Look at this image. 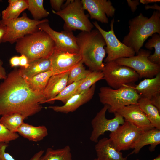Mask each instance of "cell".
<instances>
[{
  "mask_svg": "<svg viewBox=\"0 0 160 160\" xmlns=\"http://www.w3.org/2000/svg\"><path fill=\"white\" fill-rule=\"evenodd\" d=\"M114 23L113 18L111 21V29L108 31H106L102 28L97 21L92 23L94 26L102 35L106 43V47L104 48L107 56L104 60L105 63L120 58L131 57L135 55L136 54L133 50L120 41L117 38L114 30Z\"/></svg>",
  "mask_w": 160,
  "mask_h": 160,
  "instance_id": "8",
  "label": "cell"
},
{
  "mask_svg": "<svg viewBox=\"0 0 160 160\" xmlns=\"http://www.w3.org/2000/svg\"><path fill=\"white\" fill-rule=\"evenodd\" d=\"M138 104L155 128L160 130V111L149 99L140 97Z\"/></svg>",
  "mask_w": 160,
  "mask_h": 160,
  "instance_id": "24",
  "label": "cell"
},
{
  "mask_svg": "<svg viewBox=\"0 0 160 160\" xmlns=\"http://www.w3.org/2000/svg\"><path fill=\"white\" fill-rule=\"evenodd\" d=\"M19 136L17 133L12 132L0 124V143H8L18 138Z\"/></svg>",
  "mask_w": 160,
  "mask_h": 160,
  "instance_id": "35",
  "label": "cell"
},
{
  "mask_svg": "<svg viewBox=\"0 0 160 160\" xmlns=\"http://www.w3.org/2000/svg\"><path fill=\"white\" fill-rule=\"evenodd\" d=\"M48 22L42 23L38 27L39 30L44 31L50 36L55 43V49L70 53H79L76 38L73 31L66 30L56 31L51 27Z\"/></svg>",
  "mask_w": 160,
  "mask_h": 160,
  "instance_id": "13",
  "label": "cell"
},
{
  "mask_svg": "<svg viewBox=\"0 0 160 160\" xmlns=\"http://www.w3.org/2000/svg\"><path fill=\"white\" fill-rule=\"evenodd\" d=\"M19 66L21 67L27 68L29 65V62L27 57L24 55H21L19 56Z\"/></svg>",
  "mask_w": 160,
  "mask_h": 160,
  "instance_id": "38",
  "label": "cell"
},
{
  "mask_svg": "<svg viewBox=\"0 0 160 160\" xmlns=\"http://www.w3.org/2000/svg\"><path fill=\"white\" fill-rule=\"evenodd\" d=\"M8 2V7L1 13L3 20H9L16 19L28 8L27 0H9Z\"/></svg>",
  "mask_w": 160,
  "mask_h": 160,
  "instance_id": "25",
  "label": "cell"
},
{
  "mask_svg": "<svg viewBox=\"0 0 160 160\" xmlns=\"http://www.w3.org/2000/svg\"><path fill=\"white\" fill-rule=\"evenodd\" d=\"M91 71L86 69L81 60L69 71L67 85L84 79Z\"/></svg>",
  "mask_w": 160,
  "mask_h": 160,
  "instance_id": "31",
  "label": "cell"
},
{
  "mask_svg": "<svg viewBox=\"0 0 160 160\" xmlns=\"http://www.w3.org/2000/svg\"><path fill=\"white\" fill-rule=\"evenodd\" d=\"M49 59L51 61L50 70L53 75L68 71L74 65L81 60L79 53H70L55 49Z\"/></svg>",
  "mask_w": 160,
  "mask_h": 160,
  "instance_id": "15",
  "label": "cell"
},
{
  "mask_svg": "<svg viewBox=\"0 0 160 160\" xmlns=\"http://www.w3.org/2000/svg\"><path fill=\"white\" fill-rule=\"evenodd\" d=\"M114 132H111L109 138L116 150L119 151L132 149L140 135L143 132L131 123L124 120Z\"/></svg>",
  "mask_w": 160,
  "mask_h": 160,
  "instance_id": "12",
  "label": "cell"
},
{
  "mask_svg": "<svg viewBox=\"0 0 160 160\" xmlns=\"http://www.w3.org/2000/svg\"><path fill=\"white\" fill-rule=\"evenodd\" d=\"M95 88L96 85L95 84L85 92L73 96L63 105L50 106L48 108L57 112L68 113L73 112L92 98Z\"/></svg>",
  "mask_w": 160,
  "mask_h": 160,
  "instance_id": "17",
  "label": "cell"
},
{
  "mask_svg": "<svg viewBox=\"0 0 160 160\" xmlns=\"http://www.w3.org/2000/svg\"><path fill=\"white\" fill-rule=\"evenodd\" d=\"M140 2L143 4L148 5L149 3L160 2V0H140Z\"/></svg>",
  "mask_w": 160,
  "mask_h": 160,
  "instance_id": "44",
  "label": "cell"
},
{
  "mask_svg": "<svg viewBox=\"0 0 160 160\" xmlns=\"http://www.w3.org/2000/svg\"><path fill=\"white\" fill-rule=\"evenodd\" d=\"M95 149L99 160H127L129 156L123 157L122 153L116 150L109 138L104 137L98 140Z\"/></svg>",
  "mask_w": 160,
  "mask_h": 160,
  "instance_id": "18",
  "label": "cell"
},
{
  "mask_svg": "<svg viewBox=\"0 0 160 160\" xmlns=\"http://www.w3.org/2000/svg\"><path fill=\"white\" fill-rule=\"evenodd\" d=\"M6 31V27L4 25L0 24V44L2 42L3 38Z\"/></svg>",
  "mask_w": 160,
  "mask_h": 160,
  "instance_id": "42",
  "label": "cell"
},
{
  "mask_svg": "<svg viewBox=\"0 0 160 160\" xmlns=\"http://www.w3.org/2000/svg\"><path fill=\"white\" fill-rule=\"evenodd\" d=\"M92 160H99L97 158H95Z\"/></svg>",
  "mask_w": 160,
  "mask_h": 160,
  "instance_id": "46",
  "label": "cell"
},
{
  "mask_svg": "<svg viewBox=\"0 0 160 160\" xmlns=\"http://www.w3.org/2000/svg\"><path fill=\"white\" fill-rule=\"evenodd\" d=\"M160 144V130L156 128L143 131L139 135L132 149L133 150L129 155L137 154L144 146L148 145L150 151H154L156 147Z\"/></svg>",
  "mask_w": 160,
  "mask_h": 160,
  "instance_id": "20",
  "label": "cell"
},
{
  "mask_svg": "<svg viewBox=\"0 0 160 160\" xmlns=\"http://www.w3.org/2000/svg\"><path fill=\"white\" fill-rule=\"evenodd\" d=\"M145 10L152 9L159 11H160V6L156 3L152 5H145Z\"/></svg>",
  "mask_w": 160,
  "mask_h": 160,
  "instance_id": "43",
  "label": "cell"
},
{
  "mask_svg": "<svg viewBox=\"0 0 160 160\" xmlns=\"http://www.w3.org/2000/svg\"><path fill=\"white\" fill-rule=\"evenodd\" d=\"M129 31L123 38L122 43L133 50L136 54L144 42L156 33L160 35V12L154 11L150 17L140 13L128 22Z\"/></svg>",
  "mask_w": 160,
  "mask_h": 160,
  "instance_id": "3",
  "label": "cell"
},
{
  "mask_svg": "<svg viewBox=\"0 0 160 160\" xmlns=\"http://www.w3.org/2000/svg\"><path fill=\"white\" fill-rule=\"evenodd\" d=\"M83 79L67 85L60 93L51 100V103H53L55 100H59L65 104L68 100L75 95V91Z\"/></svg>",
  "mask_w": 160,
  "mask_h": 160,
  "instance_id": "33",
  "label": "cell"
},
{
  "mask_svg": "<svg viewBox=\"0 0 160 160\" xmlns=\"http://www.w3.org/2000/svg\"><path fill=\"white\" fill-rule=\"evenodd\" d=\"M150 100L152 104L160 111V94L154 96Z\"/></svg>",
  "mask_w": 160,
  "mask_h": 160,
  "instance_id": "39",
  "label": "cell"
},
{
  "mask_svg": "<svg viewBox=\"0 0 160 160\" xmlns=\"http://www.w3.org/2000/svg\"><path fill=\"white\" fill-rule=\"evenodd\" d=\"M64 0H50V2L52 8L56 12L60 11L62 9Z\"/></svg>",
  "mask_w": 160,
  "mask_h": 160,
  "instance_id": "36",
  "label": "cell"
},
{
  "mask_svg": "<svg viewBox=\"0 0 160 160\" xmlns=\"http://www.w3.org/2000/svg\"><path fill=\"white\" fill-rule=\"evenodd\" d=\"M151 53L149 50L141 49L136 56L120 58L115 61L119 65L133 69L138 75L139 78H151L160 73V65L149 60Z\"/></svg>",
  "mask_w": 160,
  "mask_h": 160,
  "instance_id": "10",
  "label": "cell"
},
{
  "mask_svg": "<svg viewBox=\"0 0 160 160\" xmlns=\"http://www.w3.org/2000/svg\"><path fill=\"white\" fill-rule=\"evenodd\" d=\"M2 1V0H0V2H1V1ZM1 14L0 13V17L1 16Z\"/></svg>",
  "mask_w": 160,
  "mask_h": 160,
  "instance_id": "47",
  "label": "cell"
},
{
  "mask_svg": "<svg viewBox=\"0 0 160 160\" xmlns=\"http://www.w3.org/2000/svg\"><path fill=\"white\" fill-rule=\"evenodd\" d=\"M81 60L92 71H102L106 55L105 40L97 29L81 31L76 36Z\"/></svg>",
  "mask_w": 160,
  "mask_h": 160,
  "instance_id": "2",
  "label": "cell"
},
{
  "mask_svg": "<svg viewBox=\"0 0 160 160\" xmlns=\"http://www.w3.org/2000/svg\"><path fill=\"white\" fill-rule=\"evenodd\" d=\"M127 1L128 6L130 7L132 12L135 11L137 9V6L140 4L139 0H127Z\"/></svg>",
  "mask_w": 160,
  "mask_h": 160,
  "instance_id": "37",
  "label": "cell"
},
{
  "mask_svg": "<svg viewBox=\"0 0 160 160\" xmlns=\"http://www.w3.org/2000/svg\"><path fill=\"white\" fill-rule=\"evenodd\" d=\"M52 75V71L49 70L39 73L29 79L25 80L32 90L43 94L49 80Z\"/></svg>",
  "mask_w": 160,
  "mask_h": 160,
  "instance_id": "26",
  "label": "cell"
},
{
  "mask_svg": "<svg viewBox=\"0 0 160 160\" xmlns=\"http://www.w3.org/2000/svg\"><path fill=\"white\" fill-rule=\"evenodd\" d=\"M102 72L103 79L114 89H119L124 85L132 84L139 78L138 75L133 69L119 65L115 61L105 63Z\"/></svg>",
  "mask_w": 160,
  "mask_h": 160,
  "instance_id": "9",
  "label": "cell"
},
{
  "mask_svg": "<svg viewBox=\"0 0 160 160\" xmlns=\"http://www.w3.org/2000/svg\"><path fill=\"white\" fill-rule=\"evenodd\" d=\"M131 84L124 85L117 89L108 87L100 88L98 94L100 101L109 106V112L114 113L124 106L138 104L141 97L134 89V86Z\"/></svg>",
  "mask_w": 160,
  "mask_h": 160,
  "instance_id": "5",
  "label": "cell"
},
{
  "mask_svg": "<svg viewBox=\"0 0 160 160\" xmlns=\"http://www.w3.org/2000/svg\"><path fill=\"white\" fill-rule=\"evenodd\" d=\"M47 22L49 20L46 19L42 20L31 19L25 13H23L21 17L13 20H6L1 19L0 20V24L6 27V33L2 42L14 43L25 36L38 31V25Z\"/></svg>",
  "mask_w": 160,
  "mask_h": 160,
  "instance_id": "7",
  "label": "cell"
},
{
  "mask_svg": "<svg viewBox=\"0 0 160 160\" xmlns=\"http://www.w3.org/2000/svg\"><path fill=\"white\" fill-rule=\"evenodd\" d=\"M18 132L29 140L38 142L42 140L48 135V130L44 126H34L24 123L19 128Z\"/></svg>",
  "mask_w": 160,
  "mask_h": 160,
  "instance_id": "23",
  "label": "cell"
},
{
  "mask_svg": "<svg viewBox=\"0 0 160 160\" xmlns=\"http://www.w3.org/2000/svg\"><path fill=\"white\" fill-rule=\"evenodd\" d=\"M151 36L152 37L145 44V47L149 50L154 48V53L150 55L148 58L152 62L160 65V35L156 33Z\"/></svg>",
  "mask_w": 160,
  "mask_h": 160,
  "instance_id": "30",
  "label": "cell"
},
{
  "mask_svg": "<svg viewBox=\"0 0 160 160\" xmlns=\"http://www.w3.org/2000/svg\"><path fill=\"white\" fill-rule=\"evenodd\" d=\"M136 160H140L139 159H137ZM152 160H160V155H159L155 159Z\"/></svg>",
  "mask_w": 160,
  "mask_h": 160,
  "instance_id": "45",
  "label": "cell"
},
{
  "mask_svg": "<svg viewBox=\"0 0 160 160\" xmlns=\"http://www.w3.org/2000/svg\"><path fill=\"white\" fill-rule=\"evenodd\" d=\"M24 116L18 113H14L1 116L0 124L11 132L17 133L19 128L24 123Z\"/></svg>",
  "mask_w": 160,
  "mask_h": 160,
  "instance_id": "27",
  "label": "cell"
},
{
  "mask_svg": "<svg viewBox=\"0 0 160 160\" xmlns=\"http://www.w3.org/2000/svg\"><path fill=\"white\" fill-rule=\"evenodd\" d=\"M68 74L69 71L50 77L43 93L46 99L44 103H51V100L66 87Z\"/></svg>",
  "mask_w": 160,
  "mask_h": 160,
  "instance_id": "19",
  "label": "cell"
},
{
  "mask_svg": "<svg viewBox=\"0 0 160 160\" xmlns=\"http://www.w3.org/2000/svg\"><path fill=\"white\" fill-rule=\"evenodd\" d=\"M81 1L84 9L88 12L91 19L108 23L107 17L114 15L116 9L109 0H81Z\"/></svg>",
  "mask_w": 160,
  "mask_h": 160,
  "instance_id": "14",
  "label": "cell"
},
{
  "mask_svg": "<svg viewBox=\"0 0 160 160\" xmlns=\"http://www.w3.org/2000/svg\"><path fill=\"white\" fill-rule=\"evenodd\" d=\"M115 112L121 115L125 120L131 123L143 131L154 128L138 104L124 106Z\"/></svg>",
  "mask_w": 160,
  "mask_h": 160,
  "instance_id": "16",
  "label": "cell"
},
{
  "mask_svg": "<svg viewBox=\"0 0 160 160\" xmlns=\"http://www.w3.org/2000/svg\"><path fill=\"white\" fill-rule=\"evenodd\" d=\"M109 108L108 105H104L91 121L92 130L90 139L93 142L97 143L100 136L105 132H114L124 122L123 117L117 112L114 113L115 116L113 118L107 119L105 114Z\"/></svg>",
  "mask_w": 160,
  "mask_h": 160,
  "instance_id": "11",
  "label": "cell"
},
{
  "mask_svg": "<svg viewBox=\"0 0 160 160\" xmlns=\"http://www.w3.org/2000/svg\"><path fill=\"white\" fill-rule=\"evenodd\" d=\"M16 42V50L25 55L29 63L39 59L49 58L55 48V43L50 36L40 30Z\"/></svg>",
  "mask_w": 160,
  "mask_h": 160,
  "instance_id": "4",
  "label": "cell"
},
{
  "mask_svg": "<svg viewBox=\"0 0 160 160\" xmlns=\"http://www.w3.org/2000/svg\"><path fill=\"white\" fill-rule=\"evenodd\" d=\"M71 151L68 145L57 149L49 148L47 149L44 155L41 156L39 160H72Z\"/></svg>",
  "mask_w": 160,
  "mask_h": 160,
  "instance_id": "28",
  "label": "cell"
},
{
  "mask_svg": "<svg viewBox=\"0 0 160 160\" xmlns=\"http://www.w3.org/2000/svg\"><path fill=\"white\" fill-rule=\"evenodd\" d=\"M52 11L64 20V30L90 32L94 27L88 16L85 13L81 0H67L61 10Z\"/></svg>",
  "mask_w": 160,
  "mask_h": 160,
  "instance_id": "6",
  "label": "cell"
},
{
  "mask_svg": "<svg viewBox=\"0 0 160 160\" xmlns=\"http://www.w3.org/2000/svg\"><path fill=\"white\" fill-rule=\"evenodd\" d=\"M51 61L49 58L36 60L29 63L26 68L20 67L18 69L20 75L25 79H29L42 72L50 70Z\"/></svg>",
  "mask_w": 160,
  "mask_h": 160,
  "instance_id": "22",
  "label": "cell"
},
{
  "mask_svg": "<svg viewBox=\"0 0 160 160\" xmlns=\"http://www.w3.org/2000/svg\"><path fill=\"white\" fill-rule=\"evenodd\" d=\"M3 62L0 59V79H4L7 77L6 70L3 66Z\"/></svg>",
  "mask_w": 160,
  "mask_h": 160,
  "instance_id": "40",
  "label": "cell"
},
{
  "mask_svg": "<svg viewBox=\"0 0 160 160\" xmlns=\"http://www.w3.org/2000/svg\"><path fill=\"white\" fill-rule=\"evenodd\" d=\"M103 79V75L102 71H91L82 80L75 91V95L85 92L96 82Z\"/></svg>",
  "mask_w": 160,
  "mask_h": 160,
  "instance_id": "29",
  "label": "cell"
},
{
  "mask_svg": "<svg viewBox=\"0 0 160 160\" xmlns=\"http://www.w3.org/2000/svg\"><path fill=\"white\" fill-rule=\"evenodd\" d=\"M7 144L0 143V160H15L11 155L5 152V150L8 146ZM44 152L43 150H40L35 154L30 160H39Z\"/></svg>",
  "mask_w": 160,
  "mask_h": 160,
  "instance_id": "34",
  "label": "cell"
},
{
  "mask_svg": "<svg viewBox=\"0 0 160 160\" xmlns=\"http://www.w3.org/2000/svg\"><path fill=\"white\" fill-rule=\"evenodd\" d=\"M46 99L32 90L15 68L0 83V116L18 113L25 119L40 111Z\"/></svg>",
  "mask_w": 160,
  "mask_h": 160,
  "instance_id": "1",
  "label": "cell"
},
{
  "mask_svg": "<svg viewBox=\"0 0 160 160\" xmlns=\"http://www.w3.org/2000/svg\"><path fill=\"white\" fill-rule=\"evenodd\" d=\"M134 88L141 97L149 99L160 94V73L153 78L144 79Z\"/></svg>",
  "mask_w": 160,
  "mask_h": 160,
  "instance_id": "21",
  "label": "cell"
},
{
  "mask_svg": "<svg viewBox=\"0 0 160 160\" xmlns=\"http://www.w3.org/2000/svg\"><path fill=\"white\" fill-rule=\"evenodd\" d=\"M28 9L34 20H39L48 16L49 13L44 8L43 0H27Z\"/></svg>",
  "mask_w": 160,
  "mask_h": 160,
  "instance_id": "32",
  "label": "cell"
},
{
  "mask_svg": "<svg viewBox=\"0 0 160 160\" xmlns=\"http://www.w3.org/2000/svg\"><path fill=\"white\" fill-rule=\"evenodd\" d=\"M9 63L11 67H15L19 66V56H15L11 58Z\"/></svg>",
  "mask_w": 160,
  "mask_h": 160,
  "instance_id": "41",
  "label": "cell"
}]
</instances>
